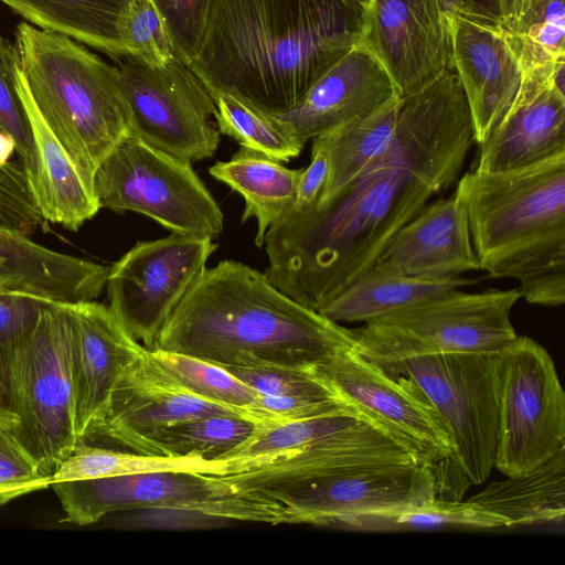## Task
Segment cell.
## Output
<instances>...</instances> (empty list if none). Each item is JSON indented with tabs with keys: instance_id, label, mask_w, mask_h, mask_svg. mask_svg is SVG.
<instances>
[{
	"instance_id": "obj_29",
	"label": "cell",
	"mask_w": 565,
	"mask_h": 565,
	"mask_svg": "<svg viewBox=\"0 0 565 565\" xmlns=\"http://www.w3.org/2000/svg\"><path fill=\"white\" fill-rule=\"evenodd\" d=\"M465 277L428 279L374 265L318 310L337 322H366L440 292L473 284Z\"/></svg>"
},
{
	"instance_id": "obj_20",
	"label": "cell",
	"mask_w": 565,
	"mask_h": 565,
	"mask_svg": "<svg viewBox=\"0 0 565 565\" xmlns=\"http://www.w3.org/2000/svg\"><path fill=\"white\" fill-rule=\"evenodd\" d=\"M146 349L95 300L68 303V361L76 431L92 438L122 371Z\"/></svg>"
},
{
	"instance_id": "obj_4",
	"label": "cell",
	"mask_w": 565,
	"mask_h": 565,
	"mask_svg": "<svg viewBox=\"0 0 565 565\" xmlns=\"http://www.w3.org/2000/svg\"><path fill=\"white\" fill-rule=\"evenodd\" d=\"M463 204L481 270L513 278L522 298L565 301V153L507 172H467L454 192Z\"/></svg>"
},
{
	"instance_id": "obj_42",
	"label": "cell",
	"mask_w": 565,
	"mask_h": 565,
	"mask_svg": "<svg viewBox=\"0 0 565 565\" xmlns=\"http://www.w3.org/2000/svg\"><path fill=\"white\" fill-rule=\"evenodd\" d=\"M45 220L21 163L0 167V226L29 235Z\"/></svg>"
},
{
	"instance_id": "obj_6",
	"label": "cell",
	"mask_w": 565,
	"mask_h": 565,
	"mask_svg": "<svg viewBox=\"0 0 565 565\" xmlns=\"http://www.w3.org/2000/svg\"><path fill=\"white\" fill-rule=\"evenodd\" d=\"M519 288L480 292L450 289L351 329L367 359L390 363L406 358L456 352H499L516 337L511 312Z\"/></svg>"
},
{
	"instance_id": "obj_35",
	"label": "cell",
	"mask_w": 565,
	"mask_h": 565,
	"mask_svg": "<svg viewBox=\"0 0 565 565\" xmlns=\"http://www.w3.org/2000/svg\"><path fill=\"white\" fill-rule=\"evenodd\" d=\"M210 95L215 104L214 118L220 134L279 162H288L300 154L303 145L275 116L226 93Z\"/></svg>"
},
{
	"instance_id": "obj_2",
	"label": "cell",
	"mask_w": 565,
	"mask_h": 565,
	"mask_svg": "<svg viewBox=\"0 0 565 565\" xmlns=\"http://www.w3.org/2000/svg\"><path fill=\"white\" fill-rule=\"evenodd\" d=\"M438 193L397 166L371 169L306 211L288 210L264 244L269 281L318 311L373 267L397 231Z\"/></svg>"
},
{
	"instance_id": "obj_10",
	"label": "cell",
	"mask_w": 565,
	"mask_h": 565,
	"mask_svg": "<svg viewBox=\"0 0 565 565\" xmlns=\"http://www.w3.org/2000/svg\"><path fill=\"white\" fill-rule=\"evenodd\" d=\"M497 353H436L380 364L411 379L430 401L451 433L456 468L469 484L483 483L494 467Z\"/></svg>"
},
{
	"instance_id": "obj_47",
	"label": "cell",
	"mask_w": 565,
	"mask_h": 565,
	"mask_svg": "<svg viewBox=\"0 0 565 565\" xmlns=\"http://www.w3.org/2000/svg\"><path fill=\"white\" fill-rule=\"evenodd\" d=\"M446 19L465 11H480L490 9L499 0H438Z\"/></svg>"
},
{
	"instance_id": "obj_37",
	"label": "cell",
	"mask_w": 565,
	"mask_h": 565,
	"mask_svg": "<svg viewBox=\"0 0 565 565\" xmlns=\"http://www.w3.org/2000/svg\"><path fill=\"white\" fill-rule=\"evenodd\" d=\"M504 26L516 43L524 68L564 58V0H542Z\"/></svg>"
},
{
	"instance_id": "obj_23",
	"label": "cell",
	"mask_w": 565,
	"mask_h": 565,
	"mask_svg": "<svg viewBox=\"0 0 565 565\" xmlns=\"http://www.w3.org/2000/svg\"><path fill=\"white\" fill-rule=\"evenodd\" d=\"M399 96L380 61L360 44L324 73L295 107L273 116L305 146Z\"/></svg>"
},
{
	"instance_id": "obj_44",
	"label": "cell",
	"mask_w": 565,
	"mask_h": 565,
	"mask_svg": "<svg viewBox=\"0 0 565 565\" xmlns=\"http://www.w3.org/2000/svg\"><path fill=\"white\" fill-rule=\"evenodd\" d=\"M45 301L20 292H0V387L7 358L33 329Z\"/></svg>"
},
{
	"instance_id": "obj_1",
	"label": "cell",
	"mask_w": 565,
	"mask_h": 565,
	"mask_svg": "<svg viewBox=\"0 0 565 565\" xmlns=\"http://www.w3.org/2000/svg\"><path fill=\"white\" fill-rule=\"evenodd\" d=\"M359 0H210L190 63L210 94L277 115L361 44Z\"/></svg>"
},
{
	"instance_id": "obj_16",
	"label": "cell",
	"mask_w": 565,
	"mask_h": 565,
	"mask_svg": "<svg viewBox=\"0 0 565 565\" xmlns=\"http://www.w3.org/2000/svg\"><path fill=\"white\" fill-rule=\"evenodd\" d=\"M215 414L237 415L262 424L248 411L191 392L146 348L120 374L90 439L103 437L141 452L161 428Z\"/></svg>"
},
{
	"instance_id": "obj_30",
	"label": "cell",
	"mask_w": 565,
	"mask_h": 565,
	"mask_svg": "<svg viewBox=\"0 0 565 565\" xmlns=\"http://www.w3.org/2000/svg\"><path fill=\"white\" fill-rule=\"evenodd\" d=\"M42 30L66 35L109 55L126 56L120 24L130 0H0Z\"/></svg>"
},
{
	"instance_id": "obj_15",
	"label": "cell",
	"mask_w": 565,
	"mask_h": 565,
	"mask_svg": "<svg viewBox=\"0 0 565 565\" xmlns=\"http://www.w3.org/2000/svg\"><path fill=\"white\" fill-rule=\"evenodd\" d=\"M231 459L232 473L220 478L234 493L285 492L359 471L423 465L361 418L289 450Z\"/></svg>"
},
{
	"instance_id": "obj_33",
	"label": "cell",
	"mask_w": 565,
	"mask_h": 565,
	"mask_svg": "<svg viewBox=\"0 0 565 565\" xmlns=\"http://www.w3.org/2000/svg\"><path fill=\"white\" fill-rule=\"evenodd\" d=\"M332 527L355 531H424L440 529L507 527L503 518L468 501L439 497L401 507L386 508L343 518Z\"/></svg>"
},
{
	"instance_id": "obj_46",
	"label": "cell",
	"mask_w": 565,
	"mask_h": 565,
	"mask_svg": "<svg viewBox=\"0 0 565 565\" xmlns=\"http://www.w3.org/2000/svg\"><path fill=\"white\" fill-rule=\"evenodd\" d=\"M330 173V161L327 149L313 138L311 160L306 169H301L292 211H306L316 205L321 198Z\"/></svg>"
},
{
	"instance_id": "obj_36",
	"label": "cell",
	"mask_w": 565,
	"mask_h": 565,
	"mask_svg": "<svg viewBox=\"0 0 565 565\" xmlns=\"http://www.w3.org/2000/svg\"><path fill=\"white\" fill-rule=\"evenodd\" d=\"M154 356L175 379L199 396L223 405L250 412L262 424H268L255 409L262 395L222 366L174 352L152 349Z\"/></svg>"
},
{
	"instance_id": "obj_41",
	"label": "cell",
	"mask_w": 565,
	"mask_h": 565,
	"mask_svg": "<svg viewBox=\"0 0 565 565\" xmlns=\"http://www.w3.org/2000/svg\"><path fill=\"white\" fill-rule=\"evenodd\" d=\"M256 392L274 397L337 398L310 369L248 364L224 366Z\"/></svg>"
},
{
	"instance_id": "obj_45",
	"label": "cell",
	"mask_w": 565,
	"mask_h": 565,
	"mask_svg": "<svg viewBox=\"0 0 565 565\" xmlns=\"http://www.w3.org/2000/svg\"><path fill=\"white\" fill-rule=\"evenodd\" d=\"M134 527L147 530H198L224 526L227 521L183 505H154L131 510Z\"/></svg>"
},
{
	"instance_id": "obj_8",
	"label": "cell",
	"mask_w": 565,
	"mask_h": 565,
	"mask_svg": "<svg viewBox=\"0 0 565 565\" xmlns=\"http://www.w3.org/2000/svg\"><path fill=\"white\" fill-rule=\"evenodd\" d=\"M310 370L345 408L431 467L437 479L462 478L448 426L411 379L367 359L356 344Z\"/></svg>"
},
{
	"instance_id": "obj_38",
	"label": "cell",
	"mask_w": 565,
	"mask_h": 565,
	"mask_svg": "<svg viewBox=\"0 0 565 565\" xmlns=\"http://www.w3.org/2000/svg\"><path fill=\"white\" fill-rule=\"evenodd\" d=\"M52 484L30 450L21 423L0 403V504Z\"/></svg>"
},
{
	"instance_id": "obj_43",
	"label": "cell",
	"mask_w": 565,
	"mask_h": 565,
	"mask_svg": "<svg viewBox=\"0 0 565 565\" xmlns=\"http://www.w3.org/2000/svg\"><path fill=\"white\" fill-rule=\"evenodd\" d=\"M161 14L179 57L196 55L210 0H151Z\"/></svg>"
},
{
	"instance_id": "obj_39",
	"label": "cell",
	"mask_w": 565,
	"mask_h": 565,
	"mask_svg": "<svg viewBox=\"0 0 565 565\" xmlns=\"http://www.w3.org/2000/svg\"><path fill=\"white\" fill-rule=\"evenodd\" d=\"M120 39L127 55L150 66H163L179 56L151 0H130L120 24Z\"/></svg>"
},
{
	"instance_id": "obj_50",
	"label": "cell",
	"mask_w": 565,
	"mask_h": 565,
	"mask_svg": "<svg viewBox=\"0 0 565 565\" xmlns=\"http://www.w3.org/2000/svg\"><path fill=\"white\" fill-rule=\"evenodd\" d=\"M371 0H359L365 8L369 6Z\"/></svg>"
},
{
	"instance_id": "obj_12",
	"label": "cell",
	"mask_w": 565,
	"mask_h": 565,
	"mask_svg": "<svg viewBox=\"0 0 565 565\" xmlns=\"http://www.w3.org/2000/svg\"><path fill=\"white\" fill-rule=\"evenodd\" d=\"M115 61L130 135L191 163L215 153V104L189 62L175 56L163 66H150L130 55Z\"/></svg>"
},
{
	"instance_id": "obj_32",
	"label": "cell",
	"mask_w": 565,
	"mask_h": 565,
	"mask_svg": "<svg viewBox=\"0 0 565 565\" xmlns=\"http://www.w3.org/2000/svg\"><path fill=\"white\" fill-rule=\"evenodd\" d=\"M231 459H205L200 456L164 457L121 451L78 441L72 454L52 475V483L70 480L106 478L147 472H196L225 476L232 471Z\"/></svg>"
},
{
	"instance_id": "obj_5",
	"label": "cell",
	"mask_w": 565,
	"mask_h": 565,
	"mask_svg": "<svg viewBox=\"0 0 565 565\" xmlns=\"http://www.w3.org/2000/svg\"><path fill=\"white\" fill-rule=\"evenodd\" d=\"M17 50L32 98L93 189L95 172L129 135L118 70L73 39L21 22Z\"/></svg>"
},
{
	"instance_id": "obj_24",
	"label": "cell",
	"mask_w": 565,
	"mask_h": 565,
	"mask_svg": "<svg viewBox=\"0 0 565 565\" xmlns=\"http://www.w3.org/2000/svg\"><path fill=\"white\" fill-rule=\"evenodd\" d=\"M375 264L428 279L480 270L463 204L452 193L425 205L397 231Z\"/></svg>"
},
{
	"instance_id": "obj_9",
	"label": "cell",
	"mask_w": 565,
	"mask_h": 565,
	"mask_svg": "<svg viewBox=\"0 0 565 565\" xmlns=\"http://www.w3.org/2000/svg\"><path fill=\"white\" fill-rule=\"evenodd\" d=\"M99 207L143 214L171 233L217 237L224 215L192 163L127 135L94 177Z\"/></svg>"
},
{
	"instance_id": "obj_18",
	"label": "cell",
	"mask_w": 565,
	"mask_h": 565,
	"mask_svg": "<svg viewBox=\"0 0 565 565\" xmlns=\"http://www.w3.org/2000/svg\"><path fill=\"white\" fill-rule=\"evenodd\" d=\"M361 44L380 61L401 96L451 66L448 22L438 0H371Z\"/></svg>"
},
{
	"instance_id": "obj_28",
	"label": "cell",
	"mask_w": 565,
	"mask_h": 565,
	"mask_svg": "<svg viewBox=\"0 0 565 565\" xmlns=\"http://www.w3.org/2000/svg\"><path fill=\"white\" fill-rule=\"evenodd\" d=\"M210 174L239 193L245 201L242 222L257 221L255 244L264 245L267 230L295 203L300 170L241 147L227 161L210 167Z\"/></svg>"
},
{
	"instance_id": "obj_25",
	"label": "cell",
	"mask_w": 565,
	"mask_h": 565,
	"mask_svg": "<svg viewBox=\"0 0 565 565\" xmlns=\"http://www.w3.org/2000/svg\"><path fill=\"white\" fill-rule=\"evenodd\" d=\"M108 269L0 226V292H20L64 303L92 301L105 288Z\"/></svg>"
},
{
	"instance_id": "obj_3",
	"label": "cell",
	"mask_w": 565,
	"mask_h": 565,
	"mask_svg": "<svg viewBox=\"0 0 565 565\" xmlns=\"http://www.w3.org/2000/svg\"><path fill=\"white\" fill-rule=\"evenodd\" d=\"M353 345L351 329L300 305L276 288L265 273L224 259L205 268L194 281L153 349L222 367L310 369Z\"/></svg>"
},
{
	"instance_id": "obj_19",
	"label": "cell",
	"mask_w": 565,
	"mask_h": 565,
	"mask_svg": "<svg viewBox=\"0 0 565 565\" xmlns=\"http://www.w3.org/2000/svg\"><path fill=\"white\" fill-rule=\"evenodd\" d=\"M257 493L280 507L281 524L332 526L347 516L439 497V487L435 470L419 465L359 471L285 492Z\"/></svg>"
},
{
	"instance_id": "obj_31",
	"label": "cell",
	"mask_w": 565,
	"mask_h": 565,
	"mask_svg": "<svg viewBox=\"0 0 565 565\" xmlns=\"http://www.w3.org/2000/svg\"><path fill=\"white\" fill-rule=\"evenodd\" d=\"M399 103L401 96L362 118L315 137L327 149L330 161L329 180L319 201L359 178L385 151L394 134Z\"/></svg>"
},
{
	"instance_id": "obj_34",
	"label": "cell",
	"mask_w": 565,
	"mask_h": 565,
	"mask_svg": "<svg viewBox=\"0 0 565 565\" xmlns=\"http://www.w3.org/2000/svg\"><path fill=\"white\" fill-rule=\"evenodd\" d=\"M262 425L252 419L215 414L179 422L158 430L140 454L164 457L200 456L223 459ZM264 425V424H263Z\"/></svg>"
},
{
	"instance_id": "obj_48",
	"label": "cell",
	"mask_w": 565,
	"mask_h": 565,
	"mask_svg": "<svg viewBox=\"0 0 565 565\" xmlns=\"http://www.w3.org/2000/svg\"><path fill=\"white\" fill-rule=\"evenodd\" d=\"M542 0H507L508 12L503 24L522 15L529 8Z\"/></svg>"
},
{
	"instance_id": "obj_27",
	"label": "cell",
	"mask_w": 565,
	"mask_h": 565,
	"mask_svg": "<svg viewBox=\"0 0 565 565\" xmlns=\"http://www.w3.org/2000/svg\"><path fill=\"white\" fill-rule=\"evenodd\" d=\"M467 501L503 518L507 527L563 523L565 448L526 472L490 482Z\"/></svg>"
},
{
	"instance_id": "obj_21",
	"label": "cell",
	"mask_w": 565,
	"mask_h": 565,
	"mask_svg": "<svg viewBox=\"0 0 565 565\" xmlns=\"http://www.w3.org/2000/svg\"><path fill=\"white\" fill-rule=\"evenodd\" d=\"M563 60L525 68L513 103L480 145L475 170L513 171L565 153V94L554 82Z\"/></svg>"
},
{
	"instance_id": "obj_14",
	"label": "cell",
	"mask_w": 565,
	"mask_h": 565,
	"mask_svg": "<svg viewBox=\"0 0 565 565\" xmlns=\"http://www.w3.org/2000/svg\"><path fill=\"white\" fill-rule=\"evenodd\" d=\"M473 142L469 105L450 66L427 85L401 96L392 140L365 171L397 166L440 192L458 180Z\"/></svg>"
},
{
	"instance_id": "obj_13",
	"label": "cell",
	"mask_w": 565,
	"mask_h": 565,
	"mask_svg": "<svg viewBox=\"0 0 565 565\" xmlns=\"http://www.w3.org/2000/svg\"><path fill=\"white\" fill-rule=\"evenodd\" d=\"M213 238L180 233L138 242L108 269V308L147 349L206 268Z\"/></svg>"
},
{
	"instance_id": "obj_40",
	"label": "cell",
	"mask_w": 565,
	"mask_h": 565,
	"mask_svg": "<svg viewBox=\"0 0 565 565\" xmlns=\"http://www.w3.org/2000/svg\"><path fill=\"white\" fill-rule=\"evenodd\" d=\"M19 65L17 46L0 35V130L15 141V152L32 189L35 179V153L29 120L18 92Z\"/></svg>"
},
{
	"instance_id": "obj_26",
	"label": "cell",
	"mask_w": 565,
	"mask_h": 565,
	"mask_svg": "<svg viewBox=\"0 0 565 565\" xmlns=\"http://www.w3.org/2000/svg\"><path fill=\"white\" fill-rule=\"evenodd\" d=\"M17 85L34 145L35 179L32 192L36 204L45 221L77 231L100 209L94 189L83 179L39 111L20 65Z\"/></svg>"
},
{
	"instance_id": "obj_22",
	"label": "cell",
	"mask_w": 565,
	"mask_h": 565,
	"mask_svg": "<svg viewBox=\"0 0 565 565\" xmlns=\"http://www.w3.org/2000/svg\"><path fill=\"white\" fill-rule=\"evenodd\" d=\"M65 521L89 525L104 516L154 505H183L234 494L220 476L196 472H147L60 481L51 484Z\"/></svg>"
},
{
	"instance_id": "obj_51",
	"label": "cell",
	"mask_w": 565,
	"mask_h": 565,
	"mask_svg": "<svg viewBox=\"0 0 565 565\" xmlns=\"http://www.w3.org/2000/svg\"><path fill=\"white\" fill-rule=\"evenodd\" d=\"M0 403L3 404L2 402V393H1V387H0Z\"/></svg>"
},
{
	"instance_id": "obj_17",
	"label": "cell",
	"mask_w": 565,
	"mask_h": 565,
	"mask_svg": "<svg viewBox=\"0 0 565 565\" xmlns=\"http://www.w3.org/2000/svg\"><path fill=\"white\" fill-rule=\"evenodd\" d=\"M447 22L451 67L467 98L480 146L513 103L525 68L500 19L460 12Z\"/></svg>"
},
{
	"instance_id": "obj_7",
	"label": "cell",
	"mask_w": 565,
	"mask_h": 565,
	"mask_svg": "<svg viewBox=\"0 0 565 565\" xmlns=\"http://www.w3.org/2000/svg\"><path fill=\"white\" fill-rule=\"evenodd\" d=\"M3 404L18 415L26 444L51 476L79 441L68 361V303L45 301L33 329L7 358Z\"/></svg>"
},
{
	"instance_id": "obj_11",
	"label": "cell",
	"mask_w": 565,
	"mask_h": 565,
	"mask_svg": "<svg viewBox=\"0 0 565 565\" xmlns=\"http://www.w3.org/2000/svg\"><path fill=\"white\" fill-rule=\"evenodd\" d=\"M499 427L494 467L526 472L565 448V394L550 353L518 335L497 353Z\"/></svg>"
},
{
	"instance_id": "obj_49",
	"label": "cell",
	"mask_w": 565,
	"mask_h": 565,
	"mask_svg": "<svg viewBox=\"0 0 565 565\" xmlns=\"http://www.w3.org/2000/svg\"><path fill=\"white\" fill-rule=\"evenodd\" d=\"M14 151L17 148L13 138L0 130V167L10 162Z\"/></svg>"
}]
</instances>
